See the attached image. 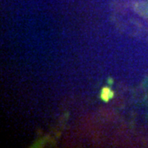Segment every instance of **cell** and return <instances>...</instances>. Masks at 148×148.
Masks as SVG:
<instances>
[{
	"mask_svg": "<svg viewBox=\"0 0 148 148\" xmlns=\"http://www.w3.org/2000/svg\"><path fill=\"white\" fill-rule=\"evenodd\" d=\"M111 96H112V93H111V91L109 89H104L103 90V93H102V97H103V99L104 100H109Z\"/></svg>",
	"mask_w": 148,
	"mask_h": 148,
	"instance_id": "1",
	"label": "cell"
}]
</instances>
